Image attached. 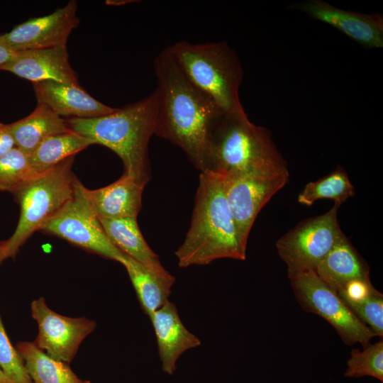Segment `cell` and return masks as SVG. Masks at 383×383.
I'll list each match as a JSON object with an SVG mask.
<instances>
[{"instance_id":"cell-1","label":"cell","mask_w":383,"mask_h":383,"mask_svg":"<svg viewBox=\"0 0 383 383\" xmlns=\"http://www.w3.org/2000/svg\"><path fill=\"white\" fill-rule=\"evenodd\" d=\"M153 65L157 84L154 135L180 148L197 170L206 171L211 131L223 112L186 78L166 48Z\"/></svg>"},{"instance_id":"cell-2","label":"cell","mask_w":383,"mask_h":383,"mask_svg":"<svg viewBox=\"0 0 383 383\" xmlns=\"http://www.w3.org/2000/svg\"><path fill=\"white\" fill-rule=\"evenodd\" d=\"M180 267L206 265L221 258L245 260L225 193L224 177L211 171L199 175L189 228L174 252Z\"/></svg>"},{"instance_id":"cell-3","label":"cell","mask_w":383,"mask_h":383,"mask_svg":"<svg viewBox=\"0 0 383 383\" xmlns=\"http://www.w3.org/2000/svg\"><path fill=\"white\" fill-rule=\"evenodd\" d=\"M156 91L107 115L67 119L70 129L105 146L121 160L124 174L146 186L151 179L148 144L154 135Z\"/></svg>"},{"instance_id":"cell-4","label":"cell","mask_w":383,"mask_h":383,"mask_svg":"<svg viewBox=\"0 0 383 383\" xmlns=\"http://www.w3.org/2000/svg\"><path fill=\"white\" fill-rule=\"evenodd\" d=\"M206 171L223 176L289 172L270 131L252 123L245 111L223 113L216 121L210 134Z\"/></svg>"},{"instance_id":"cell-5","label":"cell","mask_w":383,"mask_h":383,"mask_svg":"<svg viewBox=\"0 0 383 383\" xmlns=\"http://www.w3.org/2000/svg\"><path fill=\"white\" fill-rule=\"evenodd\" d=\"M166 50L186 78L223 113L245 111L239 97L243 70L237 54L226 42L180 41Z\"/></svg>"},{"instance_id":"cell-6","label":"cell","mask_w":383,"mask_h":383,"mask_svg":"<svg viewBox=\"0 0 383 383\" xmlns=\"http://www.w3.org/2000/svg\"><path fill=\"white\" fill-rule=\"evenodd\" d=\"M74 159L72 156L35 176L13 194L20 216L13 235L1 242L0 265L14 257L26 240L74 196L77 180L72 172Z\"/></svg>"},{"instance_id":"cell-7","label":"cell","mask_w":383,"mask_h":383,"mask_svg":"<svg viewBox=\"0 0 383 383\" xmlns=\"http://www.w3.org/2000/svg\"><path fill=\"white\" fill-rule=\"evenodd\" d=\"M294 296L307 312L318 315L330 323L347 345L370 344L375 333L348 307L339 294L313 270L289 274Z\"/></svg>"},{"instance_id":"cell-8","label":"cell","mask_w":383,"mask_h":383,"mask_svg":"<svg viewBox=\"0 0 383 383\" xmlns=\"http://www.w3.org/2000/svg\"><path fill=\"white\" fill-rule=\"evenodd\" d=\"M340 204L334 203L326 213L303 221L276 243L288 275L315 271L321 261L344 236L337 218Z\"/></svg>"},{"instance_id":"cell-9","label":"cell","mask_w":383,"mask_h":383,"mask_svg":"<svg viewBox=\"0 0 383 383\" xmlns=\"http://www.w3.org/2000/svg\"><path fill=\"white\" fill-rule=\"evenodd\" d=\"M77 182L74 196L40 231L64 239L86 250L120 262L124 254L116 248L106 236L99 217L82 196Z\"/></svg>"},{"instance_id":"cell-10","label":"cell","mask_w":383,"mask_h":383,"mask_svg":"<svg viewBox=\"0 0 383 383\" xmlns=\"http://www.w3.org/2000/svg\"><path fill=\"white\" fill-rule=\"evenodd\" d=\"M289 172L236 173L224 177L226 200L241 243L247 247L253 223L263 206L289 180Z\"/></svg>"},{"instance_id":"cell-11","label":"cell","mask_w":383,"mask_h":383,"mask_svg":"<svg viewBox=\"0 0 383 383\" xmlns=\"http://www.w3.org/2000/svg\"><path fill=\"white\" fill-rule=\"evenodd\" d=\"M31 315L37 322L38 333L34 343L57 360L70 363L84 339L96 323L85 317L62 316L50 309L43 297L32 301Z\"/></svg>"},{"instance_id":"cell-12","label":"cell","mask_w":383,"mask_h":383,"mask_svg":"<svg viewBox=\"0 0 383 383\" xmlns=\"http://www.w3.org/2000/svg\"><path fill=\"white\" fill-rule=\"evenodd\" d=\"M79 23L77 2L72 0L52 13L28 19L1 35L14 52L66 46Z\"/></svg>"},{"instance_id":"cell-13","label":"cell","mask_w":383,"mask_h":383,"mask_svg":"<svg viewBox=\"0 0 383 383\" xmlns=\"http://www.w3.org/2000/svg\"><path fill=\"white\" fill-rule=\"evenodd\" d=\"M292 8L335 28L364 47H383V16L379 13L343 10L321 0L294 4Z\"/></svg>"},{"instance_id":"cell-14","label":"cell","mask_w":383,"mask_h":383,"mask_svg":"<svg viewBox=\"0 0 383 383\" xmlns=\"http://www.w3.org/2000/svg\"><path fill=\"white\" fill-rule=\"evenodd\" d=\"M33 82L52 80L79 86L78 77L69 62L67 46L28 50L14 52L12 58L0 66Z\"/></svg>"},{"instance_id":"cell-15","label":"cell","mask_w":383,"mask_h":383,"mask_svg":"<svg viewBox=\"0 0 383 383\" xmlns=\"http://www.w3.org/2000/svg\"><path fill=\"white\" fill-rule=\"evenodd\" d=\"M77 188L91 209L99 218H137L142 207L145 185L133 177L123 174L114 182L89 189L79 180Z\"/></svg>"},{"instance_id":"cell-16","label":"cell","mask_w":383,"mask_h":383,"mask_svg":"<svg viewBox=\"0 0 383 383\" xmlns=\"http://www.w3.org/2000/svg\"><path fill=\"white\" fill-rule=\"evenodd\" d=\"M32 84L37 102L46 105L65 119L93 118L116 110L93 98L80 85L52 80L33 82Z\"/></svg>"},{"instance_id":"cell-17","label":"cell","mask_w":383,"mask_h":383,"mask_svg":"<svg viewBox=\"0 0 383 383\" xmlns=\"http://www.w3.org/2000/svg\"><path fill=\"white\" fill-rule=\"evenodd\" d=\"M149 318L155 331L162 369L172 375L179 357L187 350L199 346L201 340L184 326L175 304L170 301Z\"/></svg>"},{"instance_id":"cell-18","label":"cell","mask_w":383,"mask_h":383,"mask_svg":"<svg viewBox=\"0 0 383 383\" xmlns=\"http://www.w3.org/2000/svg\"><path fill=\"white\" fill-rule=\"evenodd\" d=\"M99 219L109 240L124 255L159 276L174 277L162 266L158 255L147 243L138 227L137 218Z\"/></svg>"},{"instance_id":"cell-19","label":"cell","mask_w":383,"mask_h":383,"mask_svg":"<svg viewBox=\"0 0 383 383\" xmlns=\"http://www.w3.org/2000/svg\"><path fill=\"white\" fill-rule=\"evenodd\" d=\"M314 272L337 293L352 281L370 279L367 263L345 235L321 261Z\"/></svg>"},{"instance_id":"cell-20","label":"cell","mask_w":383,"mask_h":383,"mask_svg":"<svg viewBox=\"0 0 383 383\" xmlns=\"http://www.w3.org/2000/svg\"><path fill=\"white\" fill-rule=\"evenodd\" d=\"M9 125L16 147L28 155L49 137L71 131L67 119L40 103L28 116Z\"/></svg>"},{"instance_id":"cell-21","label":"cell","mask_w":383,"mask_h":383,"mask_svg":"<svg viewBox=\"0 0 383 383\" xmlns=\"http://www.w3.org/2000/svg\"><path fill=\"white\" fill-rule=\"evenodd\" d=\"M119 263L126 268L141 307L148 317L169 301L174 277L159 276L126 255Z\"/></svg>"},{"instance_id":"cell-22","label":"cell","mask_w":383,"mask_h":383,"mask_svg":"<svg viewBox=\"0 0 383 383\" xmlns=\"http://www.w3.org/2000/svg\"><path fill=\"white\" fill-rule=\"evenodd\" d=\"M16 350L35 383H91L78 377L67 363L51 357L34 342H18Z\"/></svg>"},{"instance_id":"cell-23","label":"cell","mask_w":383,"mask_h":383,"mask_svg":"<svg viewBox=\"0 0 383 383\" xmlns=\"http://www.w3.org/2000/svg\"><path fill=\"white\" fill-rule=\"evenodd\" d=\"M94 141L73 131L49 137L29 155L31 166L37 174L52 168L65 160L74 156Z\"/></svg>"},{"instance_id":"cell-24","label":"cell","mask_w":383,"mask_h":383,"mask_svg":"<svg viewBox=\"0 0 383 383\" xmlns=\"http://www.w3.org/2000/svg\"><path fill=\"white\" fill-rule=\"evenodd\" d=\"M355 194V189L348 174L338 168L316 181L310 182L298 196V202L311 206L317 200L331 199L341 205Z\"/></svg>"},{"instance_id":"cell-25","label":"cell","mask_w":383,"mask_h":383,"mask_svg":"<svg viewBox=\"0 0 383 383\" xmlns=\"http://www.w3.org/2000/svg\"><path fill=\"white\" fill-rule=\"evenodd\" d=\"M37 174L29 155L15 147L0 157V191L14 194Z\"/></svg>"},{"instance_id":"cell-26","label":"cell","mask_w":383,"mask_h":383,"mask_svg":"<svg viewBox=\"0 0 383 383\" xmlns=\"http://www.w3.org/2000/svg\"><path fill=\"white\" fill-rule=\"evenodd\" d=\"M345 376L362 377L370 376L383 382V340L370 344L362 350L353 349L347 361Z\"/></svg>"},{"instance_id":"cell-27","label":"cell","mask_w":383,"mask_h":383,"mask_svg":"<svg viewBox=\"0 0 383 383\" xmlns=\"http://www.w3.org/2000/svg\"><path fill=\"white\" fill-rule=\"evenodd\" d=\"M356 316L376 335L383 336V295L376 289L360 296L343 300Z\"/></svg>"},{"instance_id":"cell-28","label":"cell","mask_w":383,"mask_h":383,"mask_svg":"<svg viewBox=\"0 0 383 383\" xmlns=\"http://www.w3.org/2000/svg\"><path fill=\"white\" fill-rule=\"evenodd\" d=\"M0 368L12 383H33L18 350L12 345L0 315Z\"/></svg>"},{"instance_id":"cell-29","label":"cell","mask_w":383,"mask_h":383,"mask_svg":"<svg viewBox=\"0 0 383 383\" xmlns=\"http://www.w3.org/2000/svg\"><path fill=\"white\" fill-rule=\"evenodd\" d=\"M16 147L9 124L0 123V157Z\"/></svg>"},{"instance_id":"cell-30","label":"cell","mask_w":383,"mask_h":383,"mask_svg":"<svg viewBox=\"0 0 383 383\" xmlns=\"http://www.w3.org/2000/svg\"><path fill=\"white\" fill-rule=\"evenodd\" d=\"M14 52L5 43L0 34V66L9 62L13 56Z\"/></svg>"},{"instance_id":"cell-31","label":"cell","mask_w":383,"mask_h":383,"mask_svg":"<svg viewBox=\"0 0 383 383\" xmlns=\"http://www.w3.org/2000/svg\"><path fill=\"white\" fill-rule=\"evenodd\" d=\"M130 2H134V1H129V0H109L106 1V4L108 5H114V6H120V5H124L126 4H128Z\"/></svg>"},{"instance_id":"cell-32","label":"cell","mask_w":383,"mask_h":383,"mask_svg":"<svg viewBox=\"0 0 383 383\" xmlns=\"http://www.w3.org/2000/svg\"><path fill=\"white\" fill-rule=\"evenodd\" d=\"M0 383H12L0 368Z\"/></svg>"},{"instance_id":"cell-33","label":"cell","mask_w":383,"mask_h":383,"mask_svg":"<svg viewBox=\"0 0 383 383\" xmlns=\"http://www.w3.org/2000/svg\"><path fill=\"white\" fill-rule=\"evenodd\" d=\"M0 249H1V242H0Z\"/></svg>"},{"instance_id":"cell-34","label":"cell","mask_w":383,"mask_h":383,"mask_svg":"<svg viewBox=\"0 0 383 383\" xmlns=\"http://www.w3.org/2000/svg\"><path fill=\"white\" fill-rule=\"evenodd\" d=\"M33 383H35V382H33Z\"/></svg>"}]
</instances>
